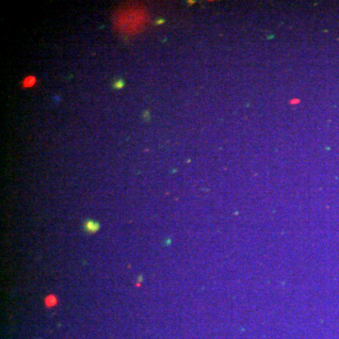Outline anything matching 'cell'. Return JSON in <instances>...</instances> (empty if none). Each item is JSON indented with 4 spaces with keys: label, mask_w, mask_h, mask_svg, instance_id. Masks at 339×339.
<instances>
[{
    "label": "cell",
    "mask_w": 339,
    "mask_h": 339,
    "mask_svg": "<svg viewBox=\"0 0 339 339\" xmlns=\"http://www.w3.org/2000/svg\"><path fill=\"white\" fill-rule=\"evenodd\" d=\"M36 77H28L24 79L23 81V87L24 88H30V87H33L35 84H36Z\"/></svg>",
    "instance_id": "obj_2"
},
{
    "label": "cell",
    "mask_w": 339,
    "mask_h": 339,
    "mask_svg": "<svg viewBox=\"0 0 339 339\" xmlns=\"http://www.w3.org/2000/svg\"><path fill=\"white\" fill-rule=\"evenodd\" d=\"M124 87V81L123 79H117L115 80L114 84H113V88L114 89H117V90H120V89H123Z\"/></svg>",
    "instance_id": "obj_3"
},
{
    "label": "cell",
    "mask_w": 339,
    "mask_h": 339,
    "mask_svg": "<svg viewBox=\"0 0 339 339\" xmlns=\"http://www.w3.org/2000/svg\"><path fill=\"white\" fill-rule=\"evenodd\" d=\"M46 301H47V306H52L54 303H56V299L52 297H48L46 299Z\"/></svg>",
    "instance_id": "obj_4"
},
{
    "label": "cell",
    "mask_w": 339,
    "mask_h": 339,
    "mask_svg": "<svg viewBox=\"0 0 339 339\" xmlns=\"http://www.w3.org/2000/svg\"><path fill=\"white\" fill-rule=\"evenodd\" d=\"M85 229L86 231L88 232H91V233H94V232H97L100 228V224L96 221H93V220H88L85 222Z\"/></svg>",
    "instance_id": "obj_1"
}]
</instances>
